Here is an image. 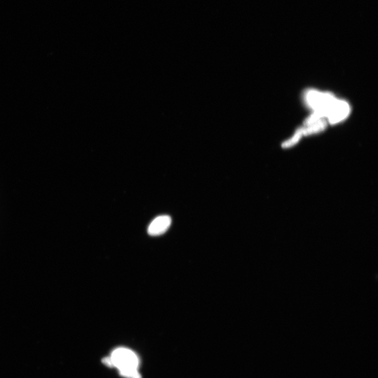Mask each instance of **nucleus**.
Instances as JSON below:
<instances>
[{
    "instance_id": "obj_5",
    "label": "nucleus",
    "mask_w": 378,
    "mask_h": 378,
    "mask_svg": "<svg viewBox=\"0 0 378 378\" xmlns=\"http://www.w3.org/2000/svg\"><path fill=\"white\" fill-rule=\"evenodd\" d=\"M327 126L326 121L324 119H320L314 124L310 125L307 128L303 129V135L308 136L314 134L324 130Z\"/></svg>"
},
{
    "instance_id": "obj_6",
    "label": "nucleus",
    "mask_w": 378,
    "mask_h": 378,
    "mask_svg": "<svg viewBox=\"0 0 378 378\" xmlns=\"http://www.w3.org/2000/svg\"><path fill=\"white\" fill-rule=\"evenodd\" d=\"M303 128H299L292 138L283 143L282 147L283 148H288L294 146L303 136Z\"/></svg>"
},
{
    "instance_id": "obj_3",
    "label": "nucleus",
    "mask_w": 378,
    "mask_h": 378,
    "mask_svg": "<svg viewBox=\"0 0 378 378\" xmlns=\"http://www.w3.org/2000/svg\"><path fill=\"white\" fill-rule=\"evenodd\" d=\"M350 109L347 102L337 99L327 116L329 123L335 124L343 120L349 115Z\"/></svg>"
},
{
    "instance_id": "obj_1",
    "label": "nucleus",
    "mask_w": 378,
    "mask_h": 378,
    "mask_svg": "<svg viewBox=\"0 0 378 378\" xmlns=\"http://www.w3.org/2000/svg\"><path fill=\"white\" fill-rule=\"evenodd\" d=\"M103 362L110 367H116L120 374L127 378H141L138 372L139 358L136 354L126 348L114 350Z\"/></svg>"
},
{
    "instance_id": "obj_4",
    "label": "nucleus",
    "mask_w": 378,
    "mask_h": 378,
    "mask_svg": "<svg viewBox=\"0 0 378 378\" xmlns=\"http://www.w3.org/2000/svg\"><path fill=\"white\" fill-rule=\"evenodd\" d=\"M171 219L168 216H161L155 218L150 224L148 232L152 236L163 235L171 226Z\"/></svg>"
},
{
    "instance_id": "obj_2",
    "label": "nucleus",
    "mask_w": 378,
    "mask_h": 378,
    "mask_svg": "<svg viewBox=\"0 0 378 378\" xmlns=\"http://www.w3.org/2000/svg\"><path fill=\"white\" fill-rule=\"evenodd\" d=\"M305 99L310 108L316 110L330 104L336 98L330 93H321L315 90H309L306 92Z\"/></svg>"
}]
</instances>
